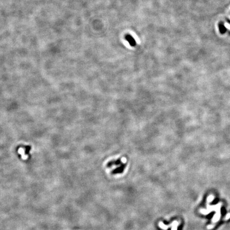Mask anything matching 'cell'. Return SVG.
<instances>
[{
  "mask_svg": "<svg viewBox=\"0 0 230 230\" xmlns=\"http://www.w3.org/2000/svg\"><path fill=\"white\" fill-rule=\"evenodd\" d=\"M125 39L126 40L127 42L129 43L131 46H135L136 45V42L135 39L133 38V36H131V35L127 34L125 36Z\"/></svg>",
  "mask_w": 230,
  "mask_h": 230,
  "instance_id": "cell-1",
  "label": "cell"
},
{
  "mask_svg": "<svg viewBox=\"0 0 230 230\" xmlns=\"http://www.w3.org/2000/svg\"><path fill=\"white\" fill-rule=\"evenodd\" d=\"M126 165L125 164H124V165H123L119 167L116 168V169H114V170L111 172V173L113 174H118V173H122V172H124V169L126 167Z\"/></svg>",
  "mask_w": 230,
  "mask_h": 230,
  "instance_id": "cell-2",
  "label": "cell"
},
{
  "mask_svg": "<svg viewBox=\"0 0 230 230\" xmlns=\"http://www.w3.org/2000/svg\"><path fill=\"white\" fill-rule=\"evenodd\" d=\"M219 29H220V32L221 34H225L226 32V27L224 26L223 23H220L218 24Z\"/></svg>",
  "mask_w": 230,
  "mask_h": 230,
  "instance_id": "cell-3",
  "label": "cell"
},
{
  "mask_svg": "<svg viewBox=\"0 0 230 230\" xmlns=\"http://www.w3.org/2000/svg\"><path fill=\"white\" fill-rule=\"evenodd\" d=\"M228 23H229L230 24V20H228Z\"/></svg>",
  "mask_w": 230,
  "mask_h": 230,
  "instance_id": "cell-4",
  "label": "cell"
}]
</instances>
